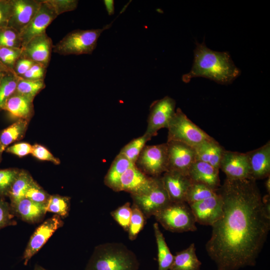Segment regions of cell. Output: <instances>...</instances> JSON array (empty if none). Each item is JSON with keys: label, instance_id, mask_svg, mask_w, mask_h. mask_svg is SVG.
Here are the masks:
<instances>
[{"label": "cell", "instance_id": "obj_1", "mask_svg": "<svg viewBox=\"0 0 270 270\" xmlns=\"http://www.w3.org/2000/svg\"><path fill=\"white\" fill-rule=\"evenodd\" d=\"M218 192L223 214L212 226L206 250L218 270L254 266L270 230V194L262 198L253 179L226 178Z\"/></svg>", "mask_w": 270, "mask_h": 270}, {"label": "cell", "instance_id": "obj_2", "mask_svg": "<svg viewBox=\"0 0 270 270\" xmlns=\"http://www.w3.org/2000/svg\"><path fill=\"white\" fill-rule=\"evenodd\" d=\"M194 60L190 72L182 76V80L188 82L195 77H204L221 84L232 82L240 74L228 52L214 51L204 42L196 43Z\"/></svg>", "mask_w": 270, "mask_h": 270}, {"label": "cell", "instance_id": "obj_3", "mask_svg": "<svg viewBox=\"0 0 270 270\" xmlns=\"http://www.w3.org/2000/svg\"><path fill=\"white\" fill-rule=\"evenodd\" d=\"M135 254L124 244L107 242L95 247L85 270H138Z\"/></svg>", "mask_w": 270, "mask_h": 270}, {"label": "cell", "instance_id": "obj_4", "mask_svg": "<svg viewBox=\"0 0 270 270\" xmlns=\"http://www.w3.org/2000/svg\"><path fill=\"white\" fill-rule=\"evenodd\" d=\"M111 26L110 24L102 28L72 30L54 46L52 51L63 56L92 54L101 34Z\"/></svg>", "mask_w": 270, "mask_h": 270}, {"label": "cell", "instance_id": "obj_5", "mask_svg": "<svg viewBox=\"0 0 270 270\" xmlns=\"http://www.w3.org/2000/svg\"><path fill=\"white\" fill-rule=\"evenodd\" d=\"M154 216L166 230L171 232H194L197 230L194 216L186 202H170Z\"/></svg>", "mask_w": 270, "mask_h": 270}, {"label": "cell", "instance_id": "obj_6", "mask_svg": "<svg viewBox=\"0 0 270 270\" xmlns=\"http://www.w3.org/2000/svg\"><path fill=\"white\" fill-rule=\"evenodd\" d=\"M167 141H176L195 148L212 137L192 122L178 108L167 128Z\"/></svg>", "mask_w": 270, "mask_h": 270}, {"label": "cell", "instance_id": "obj_7", "mask_svg": "<svg viewBox=\"0 0 270 270\" xmlns=\"http://www.w3.org/2000/svg\"><path fill=\"white\" fill-rule=\"evenodd\" d=\"M134 165L148 176L156 177L162 176L168 170L166 142L156 145H146Z\"/></svg>", "mask_w": 270, "mask_h": 270}, {"label": "cell", "instance_id": "obj_8", "mask_svg": "<svg viewBox=\"0 0 270 270\" xmlns=\"http://www.w3.org/2000/svg\"><path fill=\"white\" fill-rule=\"evenodd\" d=\"M133 203L142 210L146 218L154 216L171 202L165 190L161 176H157L152 188L141 194H130Z\"/></svg>", "mask_w": 270, "mask_h": 270}, {"label": "cell", "instance_id": "obj_9", "mask_svg": "<svg viewBox=\"0 0 270 270\" xmlns=\"http://www.w3.org/2000/svg\"><path fill=\"white\" fill-rule=\"evenodd\" d=\"M176 105L175 100L168 96L154 102L150 106L144 134L152 138L160 130L167 128L176 112Z\"/></svg>", "mask_w": 270, "mask_h": 270}, {"label": "cell", "instance_id": "obj_10", "mask_svg": "<svg viewBox=\"0 0 270 270\" xmlns=\"http://www.w3.org/2000/svg\"><path fill=\"white\" fill-rule=\"evenodd\" d=\"M62 218L54 214L41 224L31 236L22 256L24 264L26 266L30 258L46 242L53 234L64 226Z\"/></svg>", "mask_w": 270, "mask_h": 270}, {"label": "cell", "instance_id": "obj_11", "mask_svg": "<svg viewBox=\"0 0 270 270\" xmlns=\"http://www.w3.org/2000/svg\"><path fill=\"white\" fill-rule=\"evenodd\" d=\"M166 144L167 171L177 172L188 176L190 168L196 160L194 148L176 141H167Z\"/></svg>", "mask_w": 270, "mask_h": 270}, {"label": "cell", "instance_id": "obj_12", "mask_svg": "<svg viewBox=\"0 0 270 270\" xmlns=\"http://www.w3.org/2000/svg\"><path fill=\"white\" fill-rule=\"evenodd\" d=\"M58 16L46 0H42L36 14L20 33L22 48L33 38L46 32V28Z\"/></svg>", "mask_w": 270, "mask_h": 270}, {"label": "cell", "instance_id": "obj_13", "mask_svg": "<svg viewBox=\"0 0 270 270\" xmlns=\"http://www.w3.org/2000/svg\"><path fill=\"white\" fill-rule=\"evenodd\" d=\"M194 216L196 222L212 226L223 214V202L218 192L214 196L188 204Z\"/></svg>", "mask_w": 270, "mask_h": 270}, {"label": "cell", "instance_id": "obj_14", "mask_svg": "<svg viewBox=\"0 0 270 270\" xmlns=\"http://www.w3.org/2000/svg\"><path fill=\"white\" fill-rule=\"evenodd\" d=\"M220 169L230 180L252 179L246 153L224 150L220 163Z\"/></svg>", "mask_w": 270, "mask_h": 270}, {"label": "cell", "instance_id": "obj_15", "mask_svg": "<svg viewBox=\"0 0 270 270\" xmlns=\"http://www.w3.org/2000/svg\"><path fill=\"white\" fill-rule=\"evenodd\" d=\"M54 45L46 32L31 39L22 48V56L47 68L50 64Z\"/></svg>", "mask_w": 270, "mask_h": 270}, {"label": "cell", "instance_id": "obj_16", "mask_svg": "<svg viewBox=\"0 0 270 270\" xmlns=\"http://www.w3.org/2000/svg\"><path fill=\"white\" fill-rule=\"evenodd\" d=\"M156 177L146 175L133 164L124 172L120 178V191L128 192L130 194H145L152 188Z\"/></svg>", "mask_w": 270, "mask_h": 270}, {"label": "cell", "instance_id": "obj_17", "mask_svg": "<svg viewBox=\"0 0 270 270\" xmlns=\"http://www.w3.org/2000/svg\"><path fill=\"white\" fill-rule=\"evenodd\" d=\"M161 179L171 202H186L192 183L188 176L177 172L167 171L161 176Z\"/></svg>", "mask_w": 270, "mask_h": 270}, {"label": "cell", "instance_id": "obj_18", "mask_svg": "<svg viewBox=\"0 0 270 270\" xmlns=\"http://www.w3.org/2000/svg\"><path fill=\"white\" fill-rule=\"evenodd\" d=\"M12 13L8 26L20 33L38 12L42 0H12Z\"/></svg>", "mask_w": 270, "mask_h": 270}, {"label": "cell", "instance_id": "obj_19", "mask_svg": "<svg viewBox=\"0 0 270 270\" xmlns=\"http://www.w3.org/2000/svg\"><path fill=\"white\" fill-rule=\"evenodd\" d=\"M252 179L267 178L270 174V142L246 153Z\"/></svg>", "mask_w": 270, "mask_h": 270}, {"label": "cell", "instance_id": "obj_20", "mask_svg": "<svg viewBox=\"0 0 270 270\" xmlns=\"http://www.w3.org/2000/svg\"><path fill=\"white\" fill-rule=\"evenodd\" d=\"M219 170L206 162L196 160L190 168L188 176L191 182L204 184L218 192L221 186Z\"/></svg>", "mask_w": 270, "mask_h": 270}, {"label": "cell", "instance_id": "obj_21", "mask_svg": "<svg viewBox=\"0 0 270 270\" xmlns=\"http://www.w3.org/2000/svg\"><path fill=\"white\" fill-rule=\"evenodd\" d=\"M10 206L14 216L30 224L41 222L46 213V205L34 202L26 198Z\"/></svg>", "mask_w": 270, "mask_h": 270}, {"label": "cell", "instance_id": "obj_22", "mask_svg": "<svg viewBox=\"0 0 270 270\" xmlns=\"http://www.w3.org/2000/svg\"><path fill=\"white\" fill-rule=\"evenodd\" d=\"M33 100L14 93L6 101L2 110L12 116L30 122L34 116Z\"/></svg>", "mask_w": 270, "mask_h": 270}, {"label": "cell", "instance_id": "obj_23", "mask_svg": "<svg viewBox=\"0 0 270 270\" xmlns=\"http://www.w3.org/2000/svg\"><path fill=\"white\" fill-rule=\"evenodd\" d=\"M196 160L206 162L220 170V163L225 150L213 138L194 148Z\"/></svg>", "mask_w": 270, "mask_h": 270}, {"label": "cell", "instance_id": "obj_24", "mask_svg": "<svg viewBox=\"0 0 270 270\" xmlns=\"http://www.w3.org/2000/svg\"><path fill=\"white\" fill-rule=\"evenodd\" d=\"M133 164L118 154L112 161L104 178V184L112 190L120 192V180L124 172Z\"/></svg>", "mask_w": 270, "mask_h": 270}, {"label": "cell", "instance_id": "obj_25", "mask_svg": "<svg viewBox=\"0 0 270 270\" xmlns=\"http://www.w3.org/2000/svg\"><path fill=\"white\" fill-rule=\"evenodd\" d=\"M202 262L198 259L194 243L176 253L170 270H200Z\"/></svg>", "mask_w": 270, "mask_h": 270}, {"label": "cell", "instance_id": "obj_26", "mask_svg": "<svg viewBox=\"0 0 270 270\" xmlns=\"http://www.w3.org/2000/svg\"><path fill=\"white\" fill-rule=\"evenodd\" d=\"M29 122L26 120L18 119L0 131V144L4 150L10 144L22 139L28 130Z\"/></svg>", "mask_w": 270, "mask_h": 270}, {"label": "cell", "instance_id": "obj_27", "mask_svg": "<svg viewBox=\"0 0 270 270\" xmlns=\"http://www.w3.org/2000/svg\"><path fill=\"white\" fill-rule=\"evenodd\" d=\"M34 180L28 172L20 170L8 194L10 205H13L25 198L27 190Z\"/></svg>", "mask_w": 270, "mask_h": 270}, {"label": "cell", "instance_id": "obj_28", "mask_svg": "<svg viewBox=\"0 0 270 270\" xmlns=\"http://www.w3.org/2000/svg\"><path fill=\"white\" fill-rule=\"evenodd\" d=\"M153 228L158 248V270H169L174 260V256L166 243L158 224L154 223Z\"/></svg>", "mask_w": 270, "mask_h": 270}, {"label": "cell", "instance_id": "obj_29", "mask_svg": "<svg viewBox=\"0 0 270 270\" xmlns=\"http://www.w3.org/2000/svg\"><path fill=\"white\" fill-rule=\"evenodd\" d=\"M46 86L44 80H32L20 77L15 93L34 101L35 97Z\"/></svg>", "mask_w": 270, "mask_h": 270}, {"label": "cell", "instance_id": "obj_30", "mask_svg": "<svg viewBox=\"0 0 270 270\" xmlns=\"http://www.w3.org/2000/svg\"><path fill=\"white\" fill-rule=\"evenodd\" d=\"M70 206V198L59 194L50 195L46 205V212L54 213L66 218L68 215Z\"/></svg>", "mask_w": 270, "mask_h": 270}, {"label": "cell", "instance_id": "obj_31", "mask_svg": "<svg viewBox=\"0 0 270 270\" xmlns=\"http://www.w3.org/2000/svg\"><path fill=\"white\" fill-rule=\"evenodd\" d=\"M151 138L146 134L134 138L120 150L119 154L124 156L130 162L134 164L139 154Z\"/></svg>", "mask_w": 270, "mask_h": 270}, {"label": "cell", "instance_id": "obj_32", "mask_svg": "<svg viewBox=\"0 0 270 270\" xmlns=\"http://www.w3.org/2000/svg\"><path fill=\"white\" fill-rule=\"evenodd\" d=\"M20 76L14 72H8L0 83V110H2L8 100L16 92Z\"/></svg>", "mask_w": 270, "mask_h": 270}, {"label": "cell", "instance_id": "obj_33", "mask_svg": "<svg viewBox=\"0 0 270 270\" xmlns=\"http://www.w3.org/2000/svg\"><path fill=\"white\" fill-rule=\"evenodd\" d=\"M214 191L208 186L196 182H192L187 192L186 202L190 204L216 194Z\"/></svg>", "mask_w": 270, "mask_h": 270}, {"label": "cell", "instance_id": "obj_34", "mask_svg": "<svg viewBox=\"0 0 270 270\" xmlns=\"http://www.w3.org/2000/svg\"><path fill=\"white\" fill-rule=\"evenodd\" d=\"M146 219L140 208L133 203L132 206V215L128 230L130 240H134L136 239L138 234L143 229Z\"/></svg>", "mask_w": 270, "mask_h": 270}, {"label": "cell", "instance_id": "obj_35", "mask_svg": "<svg viewBox=\"0 0 270 270\" xmlns=\"http://www.w3.org/2000/svg\"><path fill=\"white\" fill-rule=\"evenodd\" d=\"M20 171V169L18 168L0 170V198L8 196L12 184Z\"/></svg>", "mask_w": 270, "mask_h": 270}, {"label": "cell", "instance_id": "obj_36", "mask_svg": "<svg viewBox=\"0 0 270 270\" xmlns=\"http://www.w3.org/2000/svg\"><path fill=\"white\" fill-rule=\"evenodd\" d=\"M0 46L22 48L20 32L9 26L0 28Z\"/></svg>", "mask_w": 270, "mask_h": 270}, {"label": "cell", "instance_id": "obj_37", "mask_svg": "<svg viewBox=\"0 0 270 270\" xmlns=\"http://www.w3.org/2000/svg\"><path fill=\"white\" fill-rule=\"evenodd\" d=\"M22 52V48L0 46V60L10 70L14 72V65L21 56Z\"/></svg>", "mask_w": 270, "mask_h": 270}, {"label": "cell", "instance_id": "obj_38", "mask_svg": "<svg viewBox=\"0 0 270 270\" xmlns=\"http://www.w3.org/2000/svg\"><path fill=\"white\" fill-rule=\"evenodd\" d=\"M114 220L126 232H128L132 215V206L130 202L118 207L110 212Z\"/></svg>", "mask_w": 270, "mask_h": 270}, {"label": "cell", "instance_id": "obj_39", "mask_svg": "<svg viewBox=\"0 0 270 270\" xmlns=\"http://www.w3.org/2000/svg\"><path fill=\"white\" fill-rule=\"evenodd\" d=\"M50 195L34 180L27 190L25 198L36 203L46 205Z\"/></svg>", "mask_w": 270, "mask_h": 270}, {"label": "cell", "instance_id": "obj_40", "mask_svg": "<svg viewBox=\"0 0 270 270\" xmlns=\"http://www.w3.org/2000/svg\"><path fill=\"white\" fill-rule=\"evenodd\" d=\"M14 216L10 204L4 198H0V229L16 224V222L14 218Z\"/></svg>", "mask_w": 270, "mask_h": 270}, {"label": "cell", "instance_id": "obj_41", "mask_svg": "<svg viewBox=\"0 0 270 270\" xmlns=\"http://www.w3.org/2000/svg\"><path fill=\"white\" fill-rule=\"evenodd\" d=\"M31 154L41 160L48 161L56 165L60 163V159L55 157L45 146L38 144L32 146Z\"/></svg>", "mask_w": 270, "mask_h": 270}, {"label": "cell", "instance_id": "obj_42", "mask_svg": "<svg viewBox=\"0 0 270 270\" xmlns=\"http://www.w3.org/2000/svg\"><path fill=\"white\" fill-rule=\"evenodd\" d=\"M52 6L57 16L74 10L78 6L76 0H46Z\"/></svg>", "mask_w": 270, "mask_h": 270}, {"label": "cell", "instance_id": "obj_43", "mask_svg": "<svg viewBox=\"0 0 270 270\" xmlns=\"http://www.w3.org/2000/svg\"><path fill=\"white\" fill-rule=\"evenodd\" d=\"M4 151L22 158L32 154V145L26 142H18L8 146Z\"/></svg>", "mask_w": 270, "mask_h": 270}, {"label": "cell", "instance_id": "obj_44", "mask_svg": "<svg viewBox=\"0 0 270 270\" xmlns=\"http://www.w3.org/2000/svg\"><path fill=\"white\" fill-rule=\"evenodd\" d=\"M12 13V0H0V29L8 26Z\"/></svg>", "mask_w": 270, "mask_h": 270}, {"label": "cell", "instance_id": "obj_45", "mask_svg": "<svg viewBox=\"0 0 270 270\" xmlns=\"http://www.w3.org/2000/svg\"><path fill=\"white\" fill-rule=\"evenodd\" d=\"M46 72V68L40 64L35 63L20 78L32 80H44Z\"/></svg>", "mask_w": 270, "mask_h": 270}, {"label": "cell", "instance_id": "obj_46", "mask_svg": "<svg viewBox=\"0 0 270 270\" xmlns=\"http://www.w3.org/2000/svg\"><path fill=\"white\" fill-rule=\"evenodd\" d=\"M34 64L35 62L33 61L21 56L14 65V72L17 76L20 77Z\"/></svg>", "mask_w": 270, "mask_h": 270}, {"label": "cell", "instance_id": "obj_47", "mask_svg": "<svg viewBox=\"0 0 270 270\" xmlns=\"http://www.w3.org/2000/svg\"><path fill=\"white\" fill-rule=\"evenodd\" d=\"M104 2L108 14L110 16L113 14L114 11V1L113 0H104Z\"/></svg>", "mask_w": 270, "mask_h": 270}, {"label": "cell", "instance_id": "obj_48", "mask_svg": "<svg viewBox=\"0 0 270 270\" xmlns=\"http://www.w3.org/2000/svg\"><path fill=\"white\" fill-rule=\"evenodd\" d=\"M264 186H265V187H266V188L268 193V194H270V176L266 178V180L265 182H264Z\"/></svg>", "mask_w": 270, "mask_h": 270}, {"label": "cell", "instance_id": "obj_49", "mask_svg": "<svg viewBox=\"0 0 270 270\" xmlns=\"http://www.w3.org/2000/svg\"><path fill=\"white\" fill-rule=\"evenodd\" d=\"M0 72H14L10 70L8 68H6L4 65L0 60Z\"/></svg>", "mask_w": 270, "mask_h": 270}, {"label": "cell", "instance_id": "obj_50", "mask_svg": "<svg viewBox=\"0 0 270 270\" xmlns=\"http://www.w3.org/2000/svg\"><path fill=\"white\" fill-rule=\"evenodd\" d=\"M34 270H46L40 266L36 264L34 266Z\"/></svg>", "mask_w": 270, "mask_h": 270}, {"label": "cell", "instance_id": "obj_51", "mask_svg": "<svg viewBox=\"0 0 270 270\" xmlns=\"http://www.w3.org/2000/svg\"><path fill=\"white\" fill-rule=\"evenodd\" d=\"M4 149L2 146L0 144V163L2 159V154L3 152L4 151Z\"/></svg>", "mask_w": 270, "mask_h": 270}, {"label": "cell", "instance_id": "obj_52", "mask_svg": "<svg viewBox=\"0 0 270 270\" xmlns=\"http://www.w3.org/2000/svg\"><path fill=\"white\" fill-rule=\"evenodd\" d=\"M8 73L4 72H0V83L5 74Z\"/></svg>", "mask_w": 270, "mask_h": 270}]
</instances>
